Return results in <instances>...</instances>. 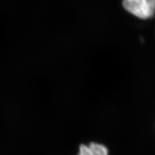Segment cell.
Returning <instances> with one entry per match:
<instances>
[{"label": "cell", "mask_w": 155, "mask_h": 155, "mask_svg": "<svg viewBox=\"0 0 155 155\" xmlns=\"http://www.w3.org/2000/svg\"><path fill=\"white\" fill-rule=\"evenodd\" d=\"M78 155H109V153L104 145L93 142L88 145H81Z\"/></svg>", "instance_id": "7a4b0ae2"}, {"label": "cell", "mask_w": 155, "mask_h": 155, "mask_svg": "<svg viewBox=\"0 0 155 155\" xmlns=\"http://www.w3.org/2000/svg\"><path fill=\"white\" fill-rule=\"evenodd\" d=\"M122 6L130 15L142 20L155 15V0H122Z\"/></svg>", "instance_id": "6da1fadb"}]
</instances>
